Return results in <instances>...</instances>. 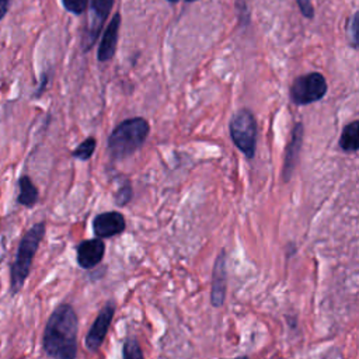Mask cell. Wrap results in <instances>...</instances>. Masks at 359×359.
<instances>
[{
    "mask_svg": "<svg viewBox=\"0 0 359 359\" xmlns=\"http://www.w3.org/2000/svg\"><path fill=\"white\" fill-rule=\"evenodd\" d=\"M77 325V316L70 304L56 307L45 327V352L53 359H76Z\"/></svg>",
    "mask_w": 359,
    "mask_h": 359,
    "instance_id": "obj_1",
    "label": "cell"
},
{
    "mask_svg": "<svg viewBox=\"0 0 359 359\" xmlns=\"http://www.w3.org/2000/svg\"><path fill=\"white\" fill-rule=\"evenodd\" d=\"M150 132L149 122L142 118H129L121 122L108 136V151L112 160H122L137 151Z\"/></svg>",
    "mask_w": 359,
    "mask_h": 359,
    "instance_id": "obj_2",
    "label": "cell"
},
{
    "mask_svg": "<svg viewBox=\"0 0 359 359\" xmlns=\"http://www.w3.org/2000/svg\"><path fill=\"white\" fill-rule=\"evenodd\" d=\"M43 236H45V223L39 222V223L34 224L25 233L22 240L20 241L15 261L11 268V289H13V292L20 290V287L25 282V279L31 271L32 259L35 257V252H36Z\"/></svg>",
    "mask_w": 359,
    "mask_h": 359,
    "instance_id": "obj_3",
    "label": "cell"
},
{
    "mask_svg": "<svg viewBox=\"0 0 359 359\" xmlns=\"http://www.w3.org/2000/svg\"><path fill=\"white\" fill-rule=\"evenodd\" d=\"M230 136L236 147L247 157L252 158L257 149V121L250 109H240L230 121Z\"/></svg>",
    "mask_w": 359,
    "mask_h": 359,
    "instance_id": "obj_4",
    "label": "cell"
},
{
    "mask_svg": "<svg viewBox=\"0 0 359 359\" xmlns=\"http://www.w3.org/2000/svg\"><path fill=\"white\" fill-rule=\"evenodd\" d=\"M327 80L318 72L299 76L290 86V100L296 105H307L327 94Z\"/></svg>",
    "mask_w": 359,
    "mask_h": 359,
    "instance_id": "obj_5",
    "label": "cell"
},
{
    "mask_svg": "<svg viewBox=\"0 0 359 359\" xmlns=\"http://www.w3.org/2000/svg\"><path fill=\"white\" fill-rule=\"evenodd\" d=\"M88 3H90L91 17H90V22H88V27L86 29L84 39H83V50L84 52L90 50L93 48V45L95 43V41L101 32V28L114 6V0H88Z\"/></svg>",
    "mask_w": 359,
    "mask_h": 359,
    "instance_id": "obj_6",
    "label": "cell"
},
{
    "mask_svg": "<svg viewBox=\"0 0 359 359\" xmlns=\"http://www.w3.org/2000/svg\"><path fill=\"white\" fill-rule=\"evenodd\" d=\"M114 314H115V304H114V302H108L101 309V311L98 313L97 318L94 320L93 325L90 327V330L86 335L87 349H90L91 352H95L102 345V342L108 334Z\"/></svg>",
    "mask_w": 359,
    "mask_h": 359,
    "instance_id": "obj_7",
    "label": "cell"
},
{
    "mask_svg": "<svg viewBox=\"0 0 359 359\" xmlns=\"http://www.w3.org/2000/svg\"><path fill=\"white\" fill-rule=\"evenodd\" d=\"M126 229V220L119 212H104L94 217L93 230L98 238H108L121 234Z\"/></svg>",
    "mask_w": 359,
    "mask_h": 359,
    "instance_id": "obj_8",
    "label": "cell"
},
{
    "mask_svg": "<svg viewBox=\"0 0 359 359\" xmlns=\"http://www.w3.org/2000/svg\"><path fill=\"white\" fill-rule=\"evenodd\" d=\"M226 251L222 250L213 264L210 303L213 307H222L226 299Z\"/></svg>",
    "mask_w": 359,
    "mask_h": 359,
    "instance_id": "obj_9",
    "label": "cell"
},
{
    "mask_svg": "<svg viewBox=\"0 0 359 359\" xmlns=\"http://www.w3.org/2000/svg\"><path fill=\"white\" fill-rule=\"evenodd\" d=\"M303 133H304V128L302 122H297L293 129H292V136H290V142L286 147V153H285V163H283V168H282V175H283V181L287 182L294 171V167L299 161V156H300V150H302V144H303Z\"/></svg>",
    "mask_w": 359,
    "mask_h": 359,
    "instance_id": "obj_10",
    "label": "cell"
},
{
    "mask_svg": "<svg viewBox=\"0 0 359 359\" xmlns=\"http://www.w3.org/2000/svg\"><path fill=\"white\" fill-rule=\"evenodd\" d=\"M104 252L105 244L102 238L84 240L77 245V264L84 269L94 268L102 261Z\"/></svg>",
    "mask_w": 359,
    "mask_h": 359,
    "instance_id": "obj_11",
    "label": "cell"
},
{
    "mask_svg": "<svg viewBox=\"0 0 359 359\" xmlns=\"http://www.w3.org/2000/svg\"><path fill=\"white\" fill-rule=\"evenodd\" d=\"M119 25H121V14L116 13L112 15V20L109 21L108 27L105 28L101 36V43L97 52V57L100 62H108L109 59L114 57L116 50V43H118Z\"/></svg>",
    "mask_w": 359,
    "mask_h": 359,
    "instance_id": "obj_12",
    "label": "cell"
},
{
    "mask_svg": "<svg viewBox=\"0 0 359 359\" xmlns=\"http://www.w3.org/2000/svg\"><path fill=\"white\" fill-rule=\"evenodd\" d=\"M359 122L358 121H352L351 123H348L339 137V147L346 151V153H355L359 147Z\"/></svg>",
    "mask_w": 359,
    "mask_h": 359,
    "instance_id": "obj_13",
    "label": "cell"
},
{
    "mask_svg": "<svg viewBox=\"0 0 359 359\" xmlns=\"http://www.w3.org/2000/svg\"><path fill=\"white\" fill-rule=\"evenodd\" d=\"M18 187H20V194H18V202L24 206H34L38 201V189L35 188V185L32 184L31 178L24 175L20 178L18 181Z\"/></svg>",
    "mask_w": 359,
    "mask_h": 359,
    "instance_id": "obj_14",
    "label": "cell"
},
{
    "mask_svg": "<svg viewBox=\"0 0 359 359\" xmlns=\"http://www.w3.org/2000/svg\"><path fill=\"white\" fill-rule=\"evenodd\" d=\"M95 146H97V142H95L94 137L90 136V137L84 139V140L73 150V157L86 161V160H88V158L93 156V153H94V150H95Z\"/></svg>",
    "mask_w": 359,
    "mask_h": 359,
    "instance_id": "obj_15",
    "label": "cell"
},
{
    "mask_svg": "<svg viewBox=\"0 0 359 359\" xmlns=\"http://www.w3.org/2000/svg\"><path fill=\"white\" fill-rule=\"evenodd\" d=\"M123 359H144L139 342L135 338H126L122 346Z\"/></svg>",
    "mask_w": 359,
    "mask_h": 359,
    "instance_id": "obj_16",
    "label": "cell"
},
{
    "mask_svg": "<svg viewBox=\"0 0 359 359\" xmlns=\"http://www.w3.org/2000/svg\"><path fill=\"white\" fill-rule=\"evenodd\" d=\"M62 3L67 11L76 15L83 14L88 7V0H62Z\"/></svg>",
    "mask_w": 359,
    "mask_h": 359,
    "instance_id": "obj_17",
    "label": "cell"
},
{
    "mask_svg": "<svg viewBox=\"0 0 359 359\" xmlns=\"http://www.w3.org/2000/svg\"><path fill=\"white\" fill-rule=\"evenodd\" d=\"M348 36L352 48H358V13L356 11L348 20Z\"/></svg>",
    "mask_w": 359,
    "mask_h": 359,
    "instance_id": "obj_18",
    "label": "cell"
},
{
    "mask_svg": "<svg viewBox=\"0 0 359 359\" xmlns=\"http://www.w3.org/2000/svg\"><path fill=\"white\" fill-rule=\"evenodd\" d=\"M132 199V187L129 182H126L125 185H121L119 189L115 194V202L119 206L126 205L129 201Z\"/></svg>",
    "mask_w": 359,
    "mask_h": 359,
    "instance_id": "obj_19",
    "label": "cell"
},
{
    "mask_svg": "<svg viewBox=\"0 0 359 359\" xmlns=\"http://www.w3.org/2000/svg\"><path fill=\"white\" fill-rule=\"evenodd\" d=\"M297 7L300 10V13L306 17V18H313L314 17V7L311 4V0H296Z\"/></svg>",
    "mask_w": 359,
    "mask_h": 359,
    "instance_id": "obj_20",
    "label": "cell"
},
{
    "mask_svg": "<svg viewBox=\"0 0 359 359\" xmlns=\"http://www.w3.org/2000/svg\"><path fill=\"white\" fill-rule=\"evenodd\" d=\"M10 6V0H0V20L6 15Z\"/></svg>",
    "mask_w": 359,
    "mask_h": 359,
    "instance_id": "obj_21",
    "label": "cell"
},
{
    "mask_svg": "<svg viewBox=\"0 0 359 359\" xmlns=\"http://www.w3.org/2000/svg\"><path fill=\"white\" fill-rule=\"evenodd\" d=\"M233 359H248L247 356H238V358H233Z\"/></svg>",
    "mask_w": 359,
    "mask_h": 359,
    "instance_id": "obj_22",
    "label": "cell"
},
{
    "mask_svg": "<svg viewBox=\"0 0 359 359\" xmlns=\"http://www.w3.org/2000/svg\"><path fill=\"white\" fill-rule=\"evenodd\" d=\"M167 1H170V3H177L178 0H167Z\"/></svg>",
    "mask_w": 359,
    "mask_h": 359,
    "instance_id": "obj_23",
    "label": "cell"
},
{
    "mask_svg": "<svg viewBox=\"0 0 359 359\" xmlns=\"http://www.w3.org/2000/svg\"><path fill=\"white\" fill-rule=\"evenodd\" d=\"M187 1H196V0H187Z\"/></svg>",
    "mask_w": 359,
    "mask_h": 359,
    "instance_id": "obj_24",
    "label": "cell"
}]
</instances>
